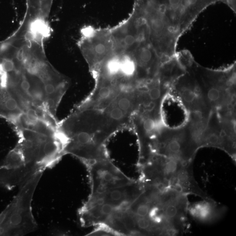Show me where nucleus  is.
<instances>
[{
  "instance_id": "f8f14e48",
  "label": "nucleus",
  "mask_w": 236,
  "mask_h": 236,
  "mask_svg": "<svg viewBox=\"0 0 236 236\" xmlns=\"http://www.w3.org/2000/svg\"><path fill=\"white\" fill-rule=\"evenodd\" d=\"M21 88L23 92H25L27 95L31 96L30 94V88L31 85L30 82L26 79H23L21 84Z\"/></svg>"
},
{
  "instance_id": "f03ea898",
  "label": "nucleus",
  "mask_w": 236,
  "mask_h": 236,
  "mask_svg": "<svg viewBox=\"0 0 236 236\" xmlns=\"http://www.w3.org/2000/svg\"><path fill=\"white\" fill-rule=\"evenodd\" d=\"M144 190L139 181L112 189L102 193L90 196L78 211L82 227L104 224L113 213L128 207Z\"/></svg>"
},
{
  "instance_id": "f257e3e1",
  "label": "nucleus",
  "mask_w": 236,
  "mask_h": 236,
  "mask_svg": "<svg viewBox=\"0 0 236 236\" xmlns=\"http://www.w3.org/2000/svg\"><path fill=\"white\" fill-rule=\"evenodd\" d=\"M154 16L168 46L177 48L179 38L214 0H154Z\"/></svg>"
},
{
  "instance_id": "9b49d317",
  "label": "nucleus",
  "mask_w": 236,
  "mask_h": 236,
  "mask_svg": "<svg viewBox=\"0 0 236 236\" xmlns=\"http://www.w3.org/2000/svg\"><path fill=\"white\" fill-rule=\"evenodd\" d=\"M56 88L54 85L51 83L47 84L44 86L45 93L47 97H51V95L56 94Z\"/></svg>"
},
{
  "instance_id": "20e7f679",
  "label": "nucleus",
  "mask_w": 236,
  "mask_h": 236,
  "mask_svg": "<svg viewBox=\"0 0 236 236\" xmlns=\"http://www.w3.org/2000/svg\"><path fill=\"white\" fill-rule=\"evenodd\" d=\"M86 167L91 181L90 196L102 193L134 181L117 167L110 158L94 162Z\"/></svg>"
},
{
  "instance_id": "6e6552de",
  "label": "nucleus",
  "mask_w": 236,
  "mask_h": 236,
  "mask_svg": "<svg viewBox=\"0 0 236 236\" xmlns=\"http://www.w3.org/2000/svg\"><path fill=\"white\" fill-rule=\"evenodd\" d=\"M32 29L33 33H34L35 35L37 34L40 35L41 34L43 35L44 33H46V26L41 21H37L34 22Z\"/></svg>"
},
{
  "instance_id": "423d86ee",
  "label": "nucleus",
  "mask_w": 236,
  "mask_h": 236,
  "mask_svg": "<svg viewBox=\"0 0 236 236\" xmlns=\"http://www.w3.org/2000/svg\"><path fill=\"white\" fill-rule=\"evenodd\" d=\"M224 208H218L215 202L206 200L196 203L188 207V211L194 218L206 223L217 220L224 213Z\"/></svg>"
},
{
  "instance_id": "39448f33",
  "label": "nucleus",
  "mask_w": 236,
  "mask_h": 236,
  "mask_svg": "<svg viewBox=\"0 0 236 236\" xmlns=\"http://www.w3.org/2000/svg\"><path fill=\"white\" fill-rule=\"evenodd\" d=\"M192 162L184 164L181 169L169 181L170 188L178 193L188 195L194 194L204 200L215 202L199 188L193 175Z\"/></svg>"
},
{
  "instance_id": "9d476101",
  "label": "nucleus",
  "mask_w": 236,
  "mask_h": 236,
  "mask_svg": "<svg viewBox=\"0 0 236 236\" xmlns=\"http://www.w3.org/2000/svg\"><path fill=\"white\" fill-rule=\"evenodd\" d=\"M1 65L3 70L7 73L12 72L14 68V63L10 59L4 60Z\"/></svg>"
},
{
  "instance_id": "7ed1b4c3",
  "label": "nucleus",
  "mask_w": 236,
  "mask_h": 236,
  "mask_svg": "<svg viewBox=\"0 0 236 236\" xmlns=\"http://www.w3.org/2000/svg\"><path fill=\"white\" fill-rule=\"evenodd\" d=\"M43 173L37 174L20 186L17 195L0 213V236H24L37 230L32 204Z\"/></svg>"
},
{
  "instance_id": "0eeeda50",
  "label": "nucleus",
  "mask_w": 236,
  "mask_h": 236,
  "mask_svg": "<svg viewBox=\"0 0 236 236\" xmlns=\"http://www.w3.org/2000/svg\"><path fill=\"white\" fill-rule=\"evenodd\" d=\"M5 108L10 112H15L20 110L19 105L15 98L9 97L5 101Z\"/></svg>"
},
{
  "instance_id": "1a4fd4ad",
  "label": "nucleus",
  "mask_w": 236,
  "mask_h": 236,
  "mask_svg": "<svg viewBox=\"0 0 236 236\" xmlns=\"http://www.w3.org/2000/svg\"><path fill=\"white\" fill-rule=\"evenodd\" d=\"M26 117L29 122L32 123H37L39 120L37 111L33 109H29L26 111Z\"/></svg>"
},
{
  "instance_id": "ddd939ff",
  "label": "nucleus",
  "mask_w": 236,
  "mask_h": 236,
  "mask_svg": "<svg viewBox=\"0 0 236 236\" xmlns=\"http://www.w3.org/2000/svg\"><path fill=\"white\" fill-rule=\"evenodd\" d=\"M142 7H143V14H144V18H145V16H144V10H143V0H142ZM146 22H147V21H146ZM147 25H148V24H147ZM148 29H149V28H148ZM149 33H150V31H149ZM150 37H151V40H152V42H153V43H154V44H155V46H156V49H157V50H158V52L159 54V55H160L161 57V58H162V59H164V60H166V59H163V58H162V57H161V55H160V54L158 50V49H157V46H156L155 44V43H154V41H153V40H152V38H151V35H150Z\"/></svg>"
}]
</instances>
